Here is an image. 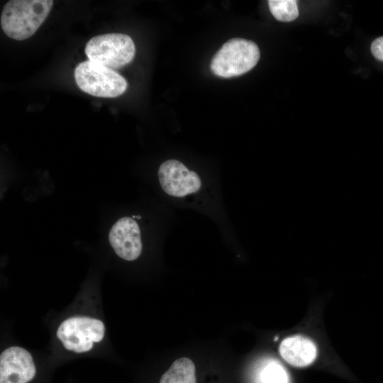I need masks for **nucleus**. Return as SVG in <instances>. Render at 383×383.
<instances>
[{"label":"nucleus","mask_w":383,"mask_h":383,"mask_svg":"<svg viewBox=\"0 0 383 383\" xmlns=\"http://www.w3.org/2000/svg\"><path fill=\"white\" fill-rule=\"evenodd\" d=\"M53 336L61 353L70 357L89 355L105 343L106 326L95 293L79 296L57 323Z\"/></svg>","instance_id":"nucleus-1"},{"label":"nucleus","mask_w":383,"mask_h":383,"mask_svg":"<svg viewBox=\"0 0 383 383\" xmlns=\"http://www.w3.org/2000/svg\"><path fill=\"white\" fill-rule=\"evenodd\" d=\"M52 5V0L9 1L1 11V29L12 39H28L44 22Z\"/></svg>","instance_id":"nucleus-2"},{"label":"nucleus","mask_w":383,"mask_h":383,"mask_svg":"<svg viewBox=\"0 0 383 383\" xmlns=\"http://www.w3.org/2000/svg\"><path fill=\"white\" fill-rule=\"evenodd\" d=\"M49 372L28 349L17 345L0 354V383H48Z\"/></svg>","instance_id":"nucleus-3"},{"label":"nucleus","mask_w":383,"mask_h":383,"mask_svg":"<svg viewBox=\"0 0 383 383\" xmlns=\"http://www.w3.org/2000/svg\"><path fill=\"white\" fill-rule=\"evenodd\" d=\"M260 50L253 41L234 38L226 42L211 62L212 72L220 77L242 75L252 70L260 59Z\"/></svg>","instance_id":"nucleus-4"},{"label":"nucleus","mask_w":383,"mask_h":383,"mask_svg":"<svg viewBox=\"0 0 383 383\" xmlns=\"http://www.w3.org/2000/svg\"><path fill=\"white\" fill-rule=\"evenodd\" d=\"M74 79L81 90L97 97L118 96L125 92L128 87L125 78L118 72L91 60L77 65Z\"/></svg>","instance_id":"nucleus-5"},{"label":"nucleus","mask_w":383,"mask_h":383,"mask_svg":"<svg viewBox=\"0 0 383 383\" xmlns=\"http://www.w3.org/2000/svg\"><path fill=\"white\" fill-rule=\"evenodd\" d=\"M84 51L89 60L113 70L130 63L135 47L130 36L113 33L93 37L87 43Z\"/></svg>","instance_id":"nucleus-6"},{"label":"nucleus","mask_w":383,"mask_h":383,"mask_svg":"<svg viewBox=\"0 0 383 383\" xmlns=\"http://www.w3.org/2000/svg\"><path fill=\"white\" fill-rule=\"evenodd\" d=\"M157 176L163 191L172 196L183 197L197 192L201 187L199 174L177 160L163 162L159 167Z\"/></svg>","instance_id":"nucleus-7"},{"label":"nucleus","mask_w":383,"mask_h":383,"mask_svg":"<svg viewBox=\"0 0 383 383\" xmlns=\"http://www.w3.org/2000/svg\"><path fill=\"white\" fill-rule=\"evenodd\" d=\"M109 240L115 253L121 259L133 261L141 254L143 245L138 223L131 217L118 219L111 227Z\"/></svg>","instance_id":"nucleus-8"},{"label":"nucleus","mask_w":383,"mask_h":383,"mask_svg":"<svg viewBox=\"0 0 383 383\" xmlns=\"http://www.w3.org/2000/svg\"><path fill=\"white\" fill-rule=\"evenodd\" d=\"M282 357L295 367H306L316 357L317 350L310 339L302 335H294L285 338L279 348Z\"/></svg>","instance_id":"nucleus-9"},{"label":"nucleus","mask_w":383,"mask_h":383,"mask_svg":"<svg viewBox=\"0 0 383 383\" xmlns=\"http://www.w3.org/2000/svg\"><path fill=\"white\" fill-rule=\"evenodd\" d=\"M159 383H196L194 363L185 357L177 359L162 374Z\"/></svg>","instance_id":"nucleus-10"},{"label":"nucleus","mask_w":383,"mask_h":383,"mask_svg":"<svg viewBox=\"0 0 383 383\" xmlns=\"http://www.w3.org/2000/svg\"><path fill=\"white\" fill-rule=\"evenodd\" d=\"M257 383H289L284 367L277 361L269 360L260 367L257 374Z\"/></svg>","instance_id":"nucleus-11"},{"label":"nucleus","mask_w":383,"mask_h":383,"mask_svg":"<svg viewBox=\"0 0 383 383\" xmlns=\"http://www.w3.org/2000/svg\"><path fill=\"white\" fill-rule=\"evenodd\" d=\"M268 6L272 16L279 21H292L299 16L296 1L294 0H270Z\"/></svg>","instance_id":"nucleus-12"},{"label":"nucleus","mask_w":383,"mask_h":383,"mask_svg":"<svg viewBox=\"0 0 383 383\" xmlns=\"http://www.w3.org/2000/svg\"><path fill=\"white\" fill-rule=\"evenodd\" d=\"M370 50L372 55L378 60L383 62V36L373 40Z\"/></svg>","instance_id":"nucleus-13"}]
</instances>
